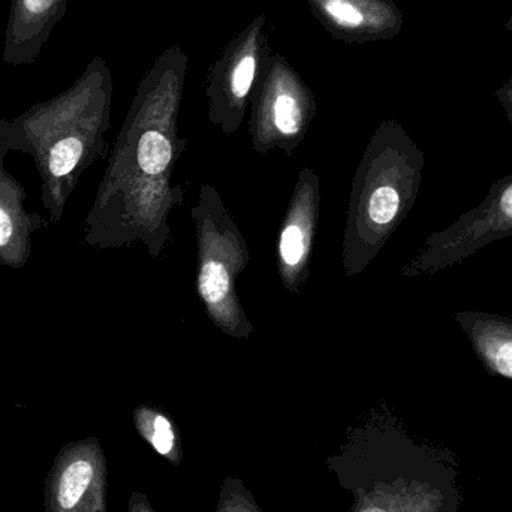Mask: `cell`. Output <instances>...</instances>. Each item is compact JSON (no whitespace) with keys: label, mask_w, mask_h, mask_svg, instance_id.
<instances>
[{"label":"cell","mask_w":512,"mask_h":512,"mask_svg":"<svg viewBox=\"0 0 512 512\" xmlns=\"http://www.w3.org/2000/svg\"><path fill=\"white\" fill-rule=\"evenodd\" d=\"M188 65V54L173 45L138 84L84 222L90 248L141 243L159 259L174 245L170 216L185 203V188L173 176L188 147L179 135Z\"/></svg>","instance_id":"cell-1"},{"label":"cell","mask_w":512,"mask_h":512,"mask_svg":"<svg viewBox=\"0 0 512 512\" xmlns=\"http://www.w3.org/2000/svg\"><path fill=\"white\" fill-rule=\"evenodd\" d=\"M113 77L102 57L90 60L69 89L0 120V149L32 156L48 224H59L81 177L107 156Z\"/></svg>","instance_id":"cell-2"},{"label":"cell","mask_w":512,"mask_h":512,"mask_svg":"<svg viewBox=\"0 0 512 512\" xmlns=\"http://www.w3.org/2000/svg\"><path fill=\"white\" fill-rule=\"evenodd\" d=\"M424 165L423 150L402 123L382 120L352 179L342 240L346 276L363 273L408 218L420 194Z\"/></svg>","instance_id":"cell-3"},{"label":"cell","mask_w":512,"mask_h":512,"mask_svg":"<svg viewBox=\"0 0 512 512\" xmlns=\"http://www.w3.org/2000/svg\"><path fill=\"white\" fill-rule=\"evenodd\" d=\"M197 239L195 289L204 312L225 336L249 340L255 327L237 291L251 261L248 242L215 186L204 183L191 209Z\"/></svg>","instance_id":"cell-4"},{"label":"cell","mask_w":512,"mask_h":512,"mask_svg":"<svg viewBox=\"0 0 512 512\" xmlns=\"http://www.w3.org/2000/svg\"><path fill=\"white\" fill-rule=\"evenodd\" d=\"M318 113L315 95L294 66L271 53L264 63L251 98L249 135L259 155L282 150L297 152Z\"/></svg>","instance_id":"cell-5"},{"label":"cell","mask_w":512,"mask_h":512,"mask_svg":"<svg viewBox=\"0 0 512 512\" xmlns=\"http://www.w3.org/2000/svg\"><path fill=\"white\" fill-rule=\"evenodd\" d=\"M265 26L267 14L262 12L225 45L207 72V117L225 135L242 128L259 75L271 56Z\"/></svg>","instance_id":"cell-6"},{"label":"cell","mask_w":512,"mask_h":512,"mask_svg":"<svg viewBox=\"0 0 512 512\" xmlns=\"http://www.w3.org/2000/svg\"><path fill=\"white\" fill-rule=\"evenodd\" d=\"M512 236V173L493 183L489 194L475 209L463 213L445 230L427 237L423 248L403 268L402 276L436 274L454 267Z\"/></svg>","instance_id":"cell-7"},{"label":"cell","mask_w":512,"mask_h":512,"mask_svg":"<svg viewBox=\"0 0 512 512\" xmlns=\"http://www.w3.org/2000/svg\"><path fill=\"white\" fill-rule=\"evenodd\" d=\"M321 215V180L304 165L295 180L276 243L277 273L283 288L298 294L309 280Z\"/></svg>","instance_id":"cell-8"},{"label":"cell","mask_w":512,"mask_h":512,"mask_svg":"<svg viewBox=\"0 0 512 512\" xmlns=\"http://www.w3.org/2000/svg\"><path fill=\"white\" fill-rule=\"evenodd\" d=\"M93 441L71 442L45 478V512H101L102 463Z\"/></svg>","instance_id":"cell-9"},{"label":"cell","mask_w":512,"mask_h":512,"mask_svg":"<svg viewBox=\"0 0 512 512\" xmlns=\"http://www.w3.org/2000/svg\"><path fill=\"white\" fill-rule=\"evenodd\" d=\"M313 17L346 44L388 41L402 32L405 17L394 0H306Z\"/></svg>","instance_id":"cell-10"},{"label":"cell","mask_w":512,"mask_h":512,"mask_svg":"<svg viewBox=\"0 0 512 512\" xmlns=\"http://www.w3.org/2000/svg\"><path fill=\"white\" fill-rule=\"evenodd\" d=\"M8 153L0 149V265L23 270L32 256L33 234L47 227V218L29 212L24 186L5 170Z\"/></svg>","instance_id":"cell-11"},{"label":"cell","mask_w":512,"mask_h":512,"mask_svg":"<svg viewBox=\"0 0 512 512\" xmlns=\"http://www.w3.org/2000/svg\"><path fill=\"white\" fill-rule=\"evenodd\" d=\"M68 0H11L2 60L6 65H33L51 30L65 17Z\"/></svg>","instance_id":"cell-12"},{"label":"cell","mask_w":512,"mask_h":512,"mask_svg":"<svg viewBox=\"0 0 512 512\" xmlns=\"http://www.w3.org/2000/svg\"><path fill=\"white\" fill-rule=\"evenodd\" d=\"M468 337L475 357L487 372L512 379V318L483 310H463L453 316Z\"/></svg>","instance_id":"cell-13"},{"label":"cell","mask_w":512,"mask_h":512,"mask_svg":"<svg viewBox=\"0 0 512 512\" xmlns=\"http://www.w3.org/2000/svg\"><path fill=\"white\" fill-rule=\"evenodd\" d=\"M146 414L150 418V429H152L150 435L147 436H149L156 451L162 456H167L174 447L173 426L164 415H155L149 411H146Z\"/></svg>","instance_id":"cell-14"},{"label":"cell","mask_w":512,"mask_h":512,"mask_svg":"<svg viewBox=\"0 0 512 512\" xmlns=\"http://www.w3.org/2000/svg\"><path fill=\"white\" fill-rule=\"evenodd\" d=\"M495 95L498 98L499 104L504 108L508 122L512 123V77L508 78L505 83H502V86L496 90Z\"/></svg>","instance_id":"cell-15"},{"label":"cell","mask_w":512,"mask_h":512,"mask_svg":"<svg viewBox=\"0 0 512 512\" xmlns=\"http://www.w3.org/2000/svg\"><path fill=\"white\" fill-rule=\"evenodd\" d=\"M505 29L511 30V32H512V14H511V17L508 18L507 23H505Z\"/></svg>","instance_id":"cell-16"},{"label":"cell","mask_w":512,"mask_h":512,"mask_svg":"<svg viewBox=\"0 0 512 512\" xmlns=\"http://www.w3.org/2000/svg\"><path fill=\"white\" fill-rule=\"evenodd\" d=\"M363 512H387V511L381 510V508H367V510H364Z\"/></svg>","instance_id":"cell-17"}]
</instances>
